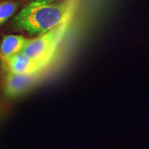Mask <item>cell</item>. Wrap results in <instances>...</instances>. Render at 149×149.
<instances>
[{
  "instance_id": "6da1fadb",
  "label": "cell",
  "mask_w": 149,
  "mask_h": 149,
  "mask_svg": "<svg viewBox=\"0 0 149 149\" xmlns=\"http://www.w3.org/2000/svg\"><path fill=\"white\" fill-rule=\"evenodd\" d=\"M72 6L70 0H33L17 14L13 24L30 35L40 36L70 19Z\"/></svg>"
},
{
  "instance_id": "7a4b0ae2",
  "label": "cell",
  "mask_w": 149,
  "mask_h": 149,
  "mask_svg": "<svg viewBox=\"0 0 149 149\" xmlns=\"http://www.w3.org/2000/svg\"><path fill=\"white\" fill-rule=\"evenodd\" d=\"M69 19L33 40H29L22 53L40 61H51L57 46L66 32Z\"/></svg>"
},
{
  "instance_id": "3957f363",
  "label": "cell",
  "mask_w": 149,
  "mask_h": 149,
  "mask_svg": "<svg viewBox=\"0 0 149 149\" xmlns=\"http://www.w3.org/2000/svg\"><path fill=\"white\" fill-rule=\"evenodd\" d=\"M44 72L15 74L7 72L3 82V92L9 98L17 97L27 93L40 79Z\"/></svg>"
},
{
  "instance_id": "277c9868",
  "label": "cell",
  "mask_w": 149,
  "mask_h": 149,
  "mask_svg": "<svg viewBox=\"0 0 149 149\" xmlns=\"http://www.w3.org/2000/svg\"><path fill=\"white\" fill-rule=\"evenodd\" d=\"M2 61L7 72L15 74H31L42 71L51 63V61L33 59L22 52L8 58L2 59Z\"/></svg>"
},
{
  "instance_id": "5b68a950",
  "label": "cell",
  "mask_w": 149,
  "mask_h": 149,
  "mask_svg": "<svg viewBox=\"0 0 149 149\" xmlns=\"http://www.w3.org/2000/svg\"><path fill=\"white\" fill-rule=\"evenodd\" d=\"M29 39L22 35H6L3 38L1 44V59L8 58L22 52L26 45Z\"/></svg>"
},
{
  "instance_id": "8992f818",
  "label": "cell",
  "mask_w": 149,
  "mask_h": 149,
  "mask_svg": "<svg viewBox=\"0 0 149 149\" xmlns=\"http://www.w3.org/2000/svg\"><path fill=\"white\" fill-rule=\"evenodd\" d=\"M18 7V3L12 1L0 2V26L13 15Z\"/></svg>"
},
{
  "instance_id": "52a82bcc",
  "label": "cell",
  "mask_w": 149,
  "mask_h": 149,
  "mask_svg": "<svg viewBox=\"0 0 149 149\" xmlns=\"http://www.w3.org/2000/svg\"><path fill=\"white\" fill-rule=\"evenodd\" d=\"M63 1H68V0H63Z\"/></svg>"
}]
</instances>
